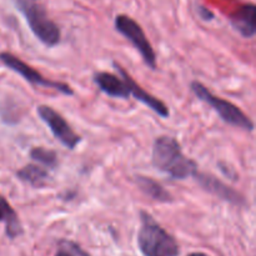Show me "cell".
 <instances>
[{
	"label": "cell",
	"mask_w": 256,
	"mask_h": 256,
	"mask_svg": "<svg viewBox=\"0 0 256 256\" xmlns=\"http://www.w3.org/2000/svg\"><path fill=\"white\" fill-rule=\"evenodd\" d=\"M152 162L158 170L168 174L172 179H188L198 172L196 162L185 156L179 142L169 135H162L154 140Z\"/></svg>",
	"instance_id": "6da1fadb"
},
{
	"label": "cell",
	"mask_w": 256,
	"mask_h": 256,
	"mask_svg": "<svg viewBox=\"0 0 256 256\" xmlns=\"http://www.w3.org/2000/svg\"><path fill=\"white\" fill-rule=\"evenodd\" d=\"M138 245L144 256H178L180 254L176 239L145 210L140 212Z\"/></svg>",
	"instance_id": "7a4b0ae2"
},
{
	"label": "cell",
	"mask_w": 256,
	"mask_h": 256,
	"mask_svg": "<svg viewBox=\"0 0 256 256\" xmlns=\"http://www.w3.org/2000/svg\"><path fill=\"white\" fill-rule=\"evenodd\" d=\"M15 5L24 15L32 34L48 48L58 45L62 39V32L56 22L48 15L46 10L34 0H14Z\"/></svg>",
	"instance_id": "3957f363"
},
{
	"label": "cell",
	"mask_w": 256,
	"mask_h": 256,
	"mask_svg": "<svg viewBox=\"0 0 256 256\" xmlns=\"http://www.w3.org/2000/svg\"><path fill=\"white\" fill-rule=\"evenodd\" d=\"M190 89H192V92H194L198 99L212 106L218 112V115H219L222 122L235 128H239L242 130H245V132H254V122L239 106L230 102L229 100H225L222 98L218 96V95H214L204 84L196 82V80L192 82Z\"/></svg>",
	"instance_id": "277c9868"
},
{
	"label": "cell",
	"mask_w": 256,
	"mask_h": 256,
	"mask_svg": "<svg viewBox=\"0 0 256 256\" xmlns=\"http://www.w3.org/2000/svg\"><path fill=\"white\" fill-rule=\"evenodd\" d=\"M114 25L116 32H119L125 39L129 40L132 46L139 52L145 64L152 70L156 69V54L139 22L130 18L129 15L119 14L115 18Z\"/></svg>",
	"instance_id": "5b68a950"
},
{
	"label": "cell",
	"mask_w": 256,
	"mask_h": 256,
	"mask_svg": "<svg viewBox=\"0 0 256 256\" xmlns=\"http://www.w3.org/2000/svg\"><path fill=\"white\" fill-rule=\"evenodd\" d=\"M0 62L8 68V69L12 70L14 72L19 74L20 76H22V79L26 80L29 84L34 85V86H42L46 88V89H54L56 92H62V94L68 95V96H72L74 95V90L70 85L65 84L62 82H54V80H49L44 76V75L40 74L36 69L32 66V65L26 64L25 62H22L19 56L12 54V52H0Z\"/></svg>",
	"instance_id": "8992f818"
},
{
	"label": "cell",
	"mask_w": 256,
	"mask_h": 256,
	"mask_svg": "<svg viewBox=\"0 0 256 256\" xmlns=\"http://www.w3.org/2000/svg\"><path fill=\"white\" fill-rule=\"evenodd\" d=\"M36 112L42 122L46 124L52 134L54 135V138L60 144H62L69 150H74L80 144V142H82L80 135H78L74 132L69 122L56 110H54L49 105L42 104L38 106Z\"/></svg>",
	"instance_id": "52a82bcc"
},
{
	"label": "cell",
	"mask_w": 256,
	"mask_h": 256,
	"mask_svg": "<svg viewBox=\"0 0 256 256\" xmlns=\"http://www.w3.org/2000/svg\"><path fill=\"white\" fill-rule=\"evenodd\" d=\"M194 178L198 182V184H199L205 192H209V194L214 195V196L219 198V199L224 200V202H229V204L236 205V206H244V205L246 204L245 196L242 192L232 189V186H229V185L225 184L224 182H222L220 179L215 178L214 175L196 172L194 174Z\"/></svg>",
	"instance_id": "ba28073f"
},
{
	"label": "cell",
	"mask_w": 256,
	"mask_h": 256,
	"mask_svg": "<svg viewBox=\"0 0 256 256\" xmlns=\"http://www.w3.org/2000/svg\"><path fill=\"white\" fill-rule=\"evenodd\" d=\"M112 66H114V69L119 72L120 76L125 80L128 88H129L130 95H132V96H134L138 102H142L144 105H146L149 109H152V112H156L159 116L169 118V115H170L169 108L166 106V104H165L164 102H162V100L158 99L156 96H154V95H152L150 92H148L146 90L142 89V88L140 86V85L138 84L134 79H132V75H130L129 72H128L126 70H125L124 68L119 64V62H112Z\"/></svg>",
	"instance_id": "9c48e42d"
},
{
	"label": "cell",
	"mask_w": 256,
	"mask_h": 256,
	"mask_svg": "<svg viewBox=\"0 0 256 256\" xmlns=\"http://www.w3.org/2000/svg\"><path fill=\"white\" fill-rule=\"evenodd\" d=\"M94 82L108 96L115 99H129V88L122 76L109 72H99L94 74Z\"/></svg>",
	"instance_id": "30bf717a"
},
{
	"label": "cell",
	"mask_w": 256,
	"mask_h": 256,
	"mask_svg": "<svg viewBox=\"0 0 256 256\" xmlns=\"http://www.w3.org/2000/svg\"><path fill=\"white\" fill-rule=\"evenodd\" d=\"M255 12L256 6L252 2H249V4H245L242 6H240L230 16V22H232V28L242 36L248 38V39L254 38L256 34Z\"/></svg>",
	"instance_id": "8fae6325"
},
{
	"label": "cell",
	"mask_w": 256,
	"mask_h": 256,
	"mask_svg": "<svg viewBox=\"0 0 256 256\" xmlns=\"http://www.w3.org/2000/svg\"><path fill=\"white\" fill-rule=\"evenodd\" d=\"M0 222L5 225V234L9 239H16L24 232L16 212L2 194H0Z\"/></svg>",
	"instance_id": "7c38bea8"
},
{
	"label": "cell",
	"mask_w": 256,
	"mask_h": 256,
	"mask_svg": "<svg viewBox=\"0 0 256 256\" xmlns=\"http://www.w3.org/2000/svg\"><path fill=\"white\" fill-rule=\"evenodd\" d=\"M135 182H136L138 188L144 192L146 196L150 199L155 200L158 202H174V196L160 184L159 182L154 180L152 178L142 176V175H138L135 178Z\"/></svg>",
	"instance_id": "4fadbf2b"
},
{
	"label": "cell",
	"mask_w": 256,
	"mask_h": 256,
	"mask_svg": "<svg viewBox=\"0 0 256 256\" xmlns=\"http://www.w3.org/2000/svg\"><path fill=\"white\" fill-rule=\"evenodd\" d=\"M16 176L22 182H26L32 188H38V189H42V188L49 185L50 180H52L48 170L44 166H40L38 164L25 165L22 169L18 170Z\"/></svg>",
	"instance_id": "5bb4252c"
},
{
	"label": "cell",
	"mask_w": 256,
	"mask_h": 256,
	"mask_svg": "<svg viewBox=\"0 0 256 256\" xmlns=\"http://www.w3.org/2000/svg\"><path fill=\"white\" fill-rule=\"evenodd\" d=\"M30 158H32L34 162H39L42 166L46 169H55L59 164V160H58V154L52 149H46V148L42 146H35L30 150L29 152Z\"/></svg>",
	"instance_id": "9a60e30c"
},
{
	"label": "cell",
	"mask_w": 256,
	"mask_h": 256,
	"mask_svg": "<svg viewBox=\"0 0 256 256\" xmlns=\"http://www.w3.org/2000/svg\"><path fill=\"white\" fill-rule=\"evenodd\" d=\"M60 248L64 250H66L72 256H90L85 250H82L80 248V245H78L76 242H69V240H62L60 242Z\"/></svg>",
	"instance_id": "2e32d148"
},
{
	"label": "cell",
	"mask_w": 256,
	"mask_h": 256,
	"mask_svg": "<svg viewBox=\"0 0 256 256\" xmlns=\"http://www.w3.org/2000/svg\"><path fill=\"white\" fill-rule=\"evenodd\" d=\"M198 12H199V16L202 18V20H205V22H210V20L214 19V12H212V10H209L208 8L202 6V5H199L198 6Z\"/></svg>",
	"instance_id": "e0dca14e"
},
{
	"label": "cell",
	"mask_w": 256,
	"mask_h": 256,
	"mask_svg": "<svg viewBox=\"0 0 256 256\" xmlns=\"http://www.w3.org/2000/svg\"><path fill=\"white\" fill-rule=\"evenodd\" d=\"M55 256H72L69 254V252H66V250H64V249H60L59 252H56V254H55Z\"/></svg>",
	"instance_id": "ac0fdd59"
},
{
	"label": "cell",
	"mask_w": 256,
	"mask_h": 256,
	"mask_svg": "<svg viewBox=\"0 0 256 256\" xmlns=\"http://www.w3.org/2000/svg\"><path fill=\"white\" fill-rule=\"evenodd\" d=\"M188 256H209V255L204 254V252H192V254H189Z\"/></svg>",
	"instance_id": "d6986e66"
}]
</instances>
